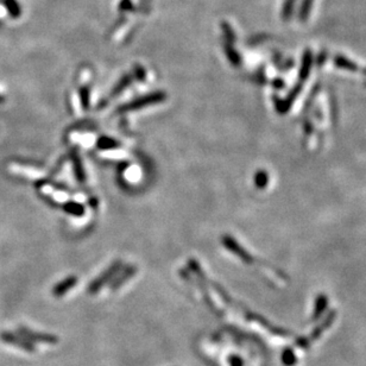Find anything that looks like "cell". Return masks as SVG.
<instances>
[{
	"instance_id": "7a4b0ae2",
	"label": "cell",
	"mask_w": 366,
	"mask_h": 366,
	"mask_svg": "<svg viewBox=\"0 0 366 366\" xmlns=\"http://www.w3.org/2000/svg\"><path fill=\"white\" fill-rule=\"evenodd\" d=\"M221 29H223L224 36H225L227 43L228 44L233 43L234 39H236V35H234V31H233V29H232V26L229 25L227 22H223L221 23Z\"/></svg>"
},
{
	"instance_id": "277c9868",
	"label": "cell",
	"mask_w": 366,
	"mask_h": 366,
	"mask_svg": "<svg viewBox=\"0 0 366 366\" xmlns=\"http://www.w3.org/2000/svg\"><path fill=\"white\" fill-rule=\"evenodd\" d=\"M74 283H75V279H66L65 282H62L61 284H58L57 287L55 288L54 294L56 296L63 295L67 290H69L71 287H73Z\"/></svg>"
},
{
	"instance_id": "6da1fadb",
	"label": "cell",
	"mask_w": 366,
	"mask_h": 366,
	"mask_svg": "<svg viewBox=\"0 0 366 366\" xmlns=\"http://www.w3.org/2000/svg\"><path fill=\"white\" fill-rule=\"evenodd\" d=\"M2 4L6 7L7 12H9L10 17L18 18L22 15V7L17 2V0H2Z\"/></svg>"
},
{
	"instance_id": "3957f363",
	"label": "cell",
	"mask_w": 366,
	"mask_h": 366,
	"mask_svg": "<svg viewBox=\"0 0 366 366\" xmlns=\"http://www.w3.org/2000/svg\"><path fill=\"white\" fill-rule=\"evenodd\" d=\"M313 5V0H302L301 10H300V18L301 20H307L309 17V13H311Z\"/></svg>"
},
{
	"instance_id": "52a82bcc",
	"label": "cell",
	"mask_w": 366,
	"mask_h": 366,
	"mask_svg": "<svg viewBox=\"0 0 366 366\" xmlns=\"http://www.w3.org/2000/svg\"><path fill=\"white\" fill-rule=\"evenodd\" d=\"M135 7H133V4L131 0H122L119 4V11L122 12H127V11H133Z\"/></svg>"
},
{
	"instance_id": "5b68a950",
	"label": "cell",
	"mask_w": 366,
	"mask_h": 366,
	"mask_svg": "<svg viewBox=\"0 0 366 366\" xmlns=\"http://www.w3.org/2000/svg\"><path fill=\"white\" fill-rule=\"evenodd\" d=\"M296 0H285L284 4H283L282 9V17L283 19H289L293 15L294 11V5H295Z\"/></svg>"
},
{
	"instance_id": "ba28073f",
	"label": "cell",
	"mask_w": 366,
	"mask_h": 366,
	"mask_svg": "<svg viewBox=\"0 0 366 366\" xmlns=\"http://www.w3.org/2000/svg\"><path fill=\"white\" fill-rule=\"evenodd\" d=\"M229 362H231V366H243L242 359L238 357H234V355L229 358Z\"/></svg>"
},
{
	"instance_id": "8992f818",
	"label": "cell",
	"mask_w": 366,
	"mask_h": 366,
	"mask_svg": "<svg viewBox=\"0 0 366 366\" xmlns=\"http://www.w3.org/2000/svg\"><path fill=\"white\" fill-rule=\"evenodd\" d=\"M225 52L227 56H228V58L231 60L232 63H234V65H238V63L240 62V56L237 54L236 52H234V49L232 48L231 44H226L225 45Z\"/></svg>"
}]
</instances>
